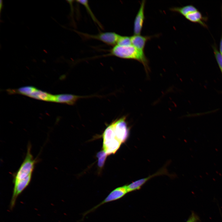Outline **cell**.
<instances>
[{
  "label": "cell",
  "instance_id": "6da1fadb",
  "mask_svg": "<svg viewBox=\"0 0 222 222\" xmlns=\"http://www.w3.org/2000/svg\"><path fill=\"white\" fill-rule=\"evenodd\" d=\"M31 146H27L25 157L17 171L14 175V183L12 199L16 200L18 196L29 184L37 160L34 158L31 152Z\"/></svg>",
  "mask_w": 222,
  "mask_h": 222
},
{
  "label": "cell",
  "instance_id": "7a4b0ae2",
  "mask_svg": "<svg viewBox=\"0 0 222 222\" xmlns=\"http://www.w3.org/2000/svg\"><path fill=\"white\" fill-rule=\"evenodd\" d=\"M110 55L121 58L137 60L143 64L147 73L150 70L148 60L144 52L132 45L126 46L116 45L111 50Z\"/></svg>",
  "mask_w": 222,
  "mask_h": 222
},
{
  "label": "cell",
  "instance_id": "3957f363",
  "mask_svg": "<svg viewBox=\"0 0 222 222\" xmlns=\"http://www.w3.org/2000/svg\"><path fill=\"white\" fill-rule=\"evenodd\" d=\"M103 138V150L107 155L115 153L122 143L117 138L111 124L105 130Z\"/></svg>",
  "mask_w": 222,
  "mask_h": 222
},
{
  "label": "cell",
  "instance_id": "277c9868",
  "mask_svg": "<svg viewBox=\"0 0 222 222\" xmlns=\"http://www.w3.org/2000/svg\"><path fill=\"white\" fill-rule=\"evenodd\" d=\"M128 193L126 185L115 188L112 190L100 203L84 212L83 214V218H84L88 214L94 211L102 205L118 200L124 197Z\"/></svg>",
  "mask_w": 222,
  "mask_h": 222
},
{
  "label": "cell",
  "instance_id": "5b68a950",
  "mask_svg": "<svg viewBox=\"0 0 222 222\" xmlns=\"http://www.w3.org/2000/svg\"><path fill=\"white\" fill-rule=\"evenodd\" d=\"M77 32L86 38L98 40L107 44L113 47L117 45L120 36V35L115 32H102L96 35Z\"/></svg>",
  "mask_w": 222,
  "mask_h": 222
},
{
  "label": "cell",
  "instance_id": "8992f818",
  "mask_svg": "<svg viewBox=\"0 0 222 222\" xmlns=\"http://www.w3.org/2000/svg\"><path fill=\"white\" fill-rule=\"evenodd\" d=\"M126 119L125 116L111 123L117 138L121 143L125 141L129 135V131Z\"/></svg>",
  "mask_w": 222,
  "mask_h": 222
},
{
  "label": "cell",
  "instance_id": "52a82bcc",
  "mask_svg": "<svg viewBox=\"0 0 222 222\" xmlns=\"http://www.w3.org/2000/svg\"><path fill=\"white\" fill-rule=\"evenodd\" d=\"M145 0L141 2L140 8L135 17L134 23V35L140 34L145 19L144 9Z\"/></svg>",
  "mask_w": 222,
  "mask_h": 222
},
{
  "label": "cell",
  "instance_id": "ba28073f",
  "mask_svg": "<svg viewBox=\"0 0 222 222\" xmlns=\"http://www.w3.org/2000/svg\"><path fill=\"white\" fill-rule=\"evenodd\" d=\"M166 170L165 169H162L153 175H150L146 178L141 179L133 182L129 184L126 185L128 193L139 190L141 189L142 186L149 180L152 177L158 175L165 174L166 173Z\"/></svg>",
  "mask_w": 222,
  "mask_h": 222
},
{
  "label": "cell",
  "instance_id": "9c48e42d",
  "mask_svg": "<svg viewBox=\"0 0 222 222\" xmlns=\"http://www.w3.org/2000/svg\"><path fill=\"white\" fill-rule=\"evenodd\" d=\"M88 97H89L80 96L71 94H60L55 95V102L72 105L79 99Z\"/></svg>",
  "mask_w": 222,
  "mask_h": 222
},
{
  "label": "cell",
  "instance_id": "30bf717a",
  "mask_svg": "<svg viewBox=\"0 0 222 222\" xmlns=\"http://www.w3.org/2000/svg\"><path fill=\"white\" fill-rule=\"evenodd\" d=\"M152 37L134 35L130 36L132 44L141 51L144 52V50L146 42Z\"/></svg>",
  "mask_w": 222,
  "mask_h": 222
},
{
  "label": "cell",
  "instance_id": "8fae6325",
  "mask_svg": "<svg viewBox=\"0 0 222 222\" xmlns=\"http://www.w3.org/2000/svg\"><path fill=\"white\" fill-rule=\"evenodd\" d=\"M185 17L191 22L199 23L204 27L208 28V26L206 23V22L207 20V17L203 16L199 10L189 14Z\"/></svg>",
  "mask_w": 222,
  "mask_h": 222
},
{
  "label": "cell",
  "instance_id": "7c38bea8",
  "mask_svg": "<svg viewBox=\"0 0 222 222\" xmlns=\"http://www.w3.org/2000/svg\"><path fill=\"white\" fill-rule=\"evenodd\" d=\"M32 98L45 101L55 102V96L36 89L29 96Z\"/></svg>",
  "mask_w": 222,
  "mask_h": 222
},
{
  "label": "cell",
  "instance_id": "4fadbf2b",
  "mask_svg": "<svg viewBox=\"0 0 222 222\" xmlns=\"http://www.w3.org/2000/svg\"><path fill=\"white\" fill-rule=\"evenodd\" d=\"M170 10L178 12L185 17L189 14L198 10L192 5H187L182 7H175L171 8Z\"/></svg>",
  "mask_w": 222,
  "mask_h": 222
},
{
  "label": "cell",
  "instance_id": "5bb4252c",
  "mask_svg": "<svg viewBox=\"0 0 222 222\" xmlns=\"http://www.w3.org/2000/svg\"><path fill=\"white\" fill-rule=\"evenodd\" d=\"M37 88L31 86H26L16 89H8L7 92L9 94H19L29 97Z\"/></svg>",
  "mask_w": 222,
  "mask_h": 222
},
{
  "label": "cell",
  "instance_id": "9a60e30c",
  "mask_svg": "<svg viewBox=\"0 0 222 222\" xmlns=\"http://www.w3.org/2000/svg\"><path fill=\"white\" fill-rule=\"evenodd\" d=\"M215 44L212 45V47L215 58L222 74V56Z\"/></svg>",
  "mask_w": 222,
  "mask_h": 222
},
{
  "label": "cell",
  "instance_id": "2e32d148",
  "mask_svg": "<svg viewBox=\"0 0 222 222\" xmlns=\"http://www.w3.org/2000/svg\"><path fill=\"white\" fill-rule=\"evenodd\" d=\"M132 45L130 36L120 35L116 45L126 46Z\"/></svg>",
  "mask_w": 222,
  "mask_h": 222
},
{
  "label": "cell",
  "instance_id": "e0dca14e",
  "mask_svg": "<svg viewBox=\"0 0 222 222\" xmlns=\"http://www.w3.org/2000/svg\"><path fill=\"white\" fill-rule=\"evenodd\" d=\"M107 154L104 150L99 152L97 154L98 158V165L99 168H102L104 165L106 160Z\"/></svg>",
  "mask_w": 222,
  "mask_h": 222
},
{
  "label": "cell",
  "instance_id": "ac0fdd59",
  "mask_svg": "<svg viewBox=\"0 0 222 222\" xmlns=\"http://www.w3.org/2000/svg\"><path fill=\"white\" fill-rule=\"evenodd\" d=\"M76 1L77 2L82 5L84 6L87 11L88 12V13H89V14L91 15L92 19L94 20V22L97 23V24H99V26H100V25H99V23L98 22V20L93 15L92 12L91 10V9L88 5V1L87 0H77Z\"/></svg>",
  "mask_w": 222,
  "mask_h": 222
},
{
  "label": "cell",
  "instance_id": "d6986e66",
  "mask_svg": "<svg viewBox=\"0 0 222 222\" xmlns=\"http://www.w3.org/2000/svg\"><path fill=\"white\" fill-rule=\"evenodd\" d=\"M200 219L197 215L192 212L190 217L186 222H199Z\"/></svg>",
  "mask_w": 222,
  "mask_h": 222
},
{
  "label": "cell",
  "instance_id": "ffe728a7",
  "mask_svg": "<svg viewBox=\"0 0 222 222\" xmlns=\"http://www.w3.org/2000/svg\"><path fill=\"white\" fill-rule=\"evenodd\" d=\"M221 10H222V9ZM219 50H220L219 52L222 56V29L220 41V43Z\"/></svg>",
  "mask_w": 222,
  "mask_h": 222
},
{
  "label": "cell",
  "instance_id": "44dd1931",
  "mask_svg": "<svg viewBox=\"0 0 222 222\" xmlns=\"http://www.w3.org/2000/svg\"><path fill=\"white\" fill-rule=\"evenodd\" d=\"M2 0H1L0 1V11H1V9L2 8Z\"/></svg>",
  "mask_w": 222,
  "mask_h": 222
}]
</instances>
